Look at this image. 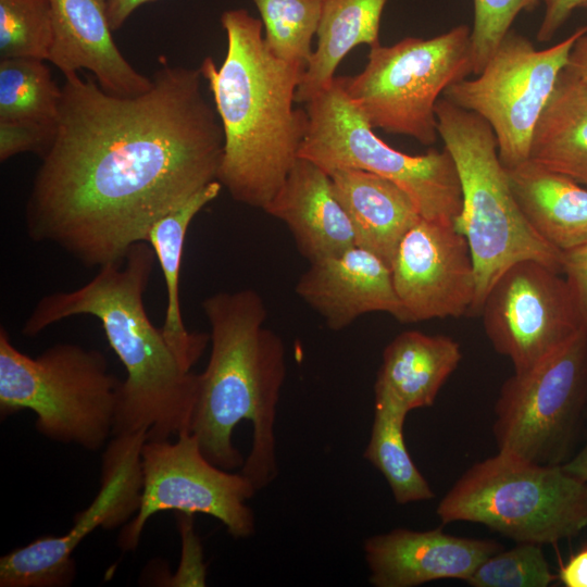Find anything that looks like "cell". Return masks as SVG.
I'll list each match as a JSON object with an SVG mask.
<instances>
[{"instance_id":"6da1fadb","label":"cell","mask_w":587,"mask_h":587,"mask_svg":"<svg viewBox=\"0 0 587 587\" xmlns=\"http://www.w3.org/2000/svg\"><path fill=\"white\" fill-rule=\"evenodd\" d=\"M159 61L137 96L64 75L55 137L25 207L30 239L85 266L118 264L161 217L217 180L224 134L201 72Z\"/></svg>"},{"instance_id":"7a4b0ae2","label":"cell","mask_w":587,"mask_h":587,"mask_svg":"<svg viewBox=\"0 0 587 587\" xmlns=\"http://www.w3.org/2000/svg\"><path fill=\"white\" fill-rule=\"evenodd\" d=\"M202 309L211 350L189 432L208 460L228 471L240 467L258 491L278 474L275 423L285 346L265 326L266 307L253 289L213 294Z\"/></svg>"},{"instance_id":"3957f363","label":"cell","mask_w":587,"mask_h":587,"mask_svg":"<svg viewBox=\"0 0 587 587\" xmlns=\"http://www.w3.org/2000/svg\"><path fill=\"white\" fill-rule=\"evenodd\" d=\"M155 260L148 242L134 245L122 263L99 267L82 287L43 296L22 327L34 337L71 316L90 315L101 323L126 372L113 436L146 432L148 439H170L189 430L193 413L199 374L180 364L145 308Z\"/></svg>"},{"instance_id":"277c9868","label":"cell","mask_w":587,"mask_h":587,"mask_svg":"<svg viewBox=\"0 0 587 587\" xmlns=\"http://www.w3.org/2000/svg\"><path fill=\"white\" fill-rule=\"evenodd\" d=\"M225 59L199 70L212 92L224 147L217 180L242 204L264 210L284 184L308 133L305 109L295 108L303 70L276 58L262 21L246 9L222 13Z\"/></svg>"},{"instance_id":"5b68a950","label":"cell","mask_w":587,"mask_h":587,"mask_svg":"<svg viewBox=\"0 0 587 587\" xmlns=\"http://www.w3.org/2000/svg\"><path fill=\"white\" fill-rule=\"evenodd\" d=\"M436 116L461 184L462 210L454 226L472 253L476 295L470 314L478 315L489 289L510 265L530 259L562 274V252L545 241L520 210L489 124L444 97Z\"/></svg>"},{"instance_id":"8992f818","label":"cell","mask_w":587,"mask_h":587,"mask_svg":"<svg viewBox=\"0 0 587 587\" xmlns=\"http://www.w3.org/2000/svg\"><path fill=\"white\" fill-rule=\"evenodd\" d=\"M121 380L102 352L57 344L33 358L0 328V414H36L42 436L96 451L113 435Z\"/></svg>"},{"instance_id":"52a82bcc","label":"cell","mask_w":587,"mask_h":587,"mask_svg":"<svg viewBox=\"0 0 587 587\" xmlns=\"http://www.w3.org/2000/svg\"><path fill=\"white\" fill-rule=\"evenodd\" d=\"M436 513L444 524H483L515 542L555 544L587 528V482L499 450L467 469Z\"/></svg>"},{"instance_id":"ba28073f","label":"cell","mask_w":587,"mask_h":587,"mask_svg":"<svg viewBox=\"0 0 587 587\" xmlns=\"http://www.w3.org/2000/svg\"><path fill=\"white\" fill-rule=\"evenodd\" d=\"M308 133L299 157L330 174L341 168L363 170L403 189L422 217L455 225L462 210V190L451 154L430 149L411 155L394 149L373 132L349 98L344 76L305 103Z\"/></svg>"},{"instance_id":"9c48e42d","label":"cell","mask_w":587,"mask_h":587,"mask_svg":"<svg viewBox=\"0 0 587 587\" xmlns=\"http://www.w3.org/2000/svg\"><path fill=\"white\" fill-rule=\"evenodd\" d=\"M470 74L471 29L458 25L430 38L405 37L370 48L362 72L344 80L349 98L373 128L430 146L439 136L438 100Z\"/></svg>"},{"instance_id":"30bf717a","label":"cell","mask_w":587,"mask_h":587,"mask_svg":"<svg viewBox=\"0 0 587 587\" xmlns=\"http://www.w3.org/2000/svg\"><path fill=\"white\" fill-rule=\"evenodd\" d=\"M500 451L563 465L587 419V333L582 329L532 369L510 376L495 404Z\"/></svg>"},{"instance_id":"8fae6325","label":"cell","mask_w":587,"mask_h":587,"mask_svg":"<svg viewBox=\"0 0 587 587\" xmlns=\"http://www.w3.org/2000/svg\"><path fill=\"white\" fill-rule=\"evenodd\" d=\"M586 28L578 27L545 49L511 29L475 78H463L445 90L444 98L489 124L504 167L528 160L538 117Z\"/></svg>"},{"instance_id":"7c38bea8","label":"cell","mask_w":587,"mask_h":587,"mask_svg":"<svg viewBox=\"0 0 587 587\" xmlns=\"http://www.w3.org/2000/svg\"><path fill=\"white\" fill-rule=\"evenodd\" d=\"M142 487L137 512L117 539L121 550L138 547L148 520L159 512L207 514L218 520L236 539L255 532L248 501L257 489L239 471L224 470L205 458L189 430L177 440L147 439L141 450Z\"/></svg>"},{"instance_id":"4fadbf2b","label":"cell","mask_w":587,"mask_h":587,"mask_svg":"<svg viewBox=\"0 0 587 587\" xmlns=\"http://www.w3.org/2000/svg\"><path fill=\"white\" fill-rule=\"evenodd\" d=\"M478 315L494 349L516 373L532 369L583 329L563 274L530 259L513 263L498 277Z\"/></svg>"},{"instance_id":"5bb4252c","label":"cell","mask_w":587,"mask_h":587,"mask_svg":"<svg viewBox=\"0 0 587 587\" xmlns=\"http://www.w3.org/2000/svg\"><path fill=\"white\" fill-rule=\"evenodd\" d=\"M146 432L113 436L102 457L100 488L62 536L40 537L0 558V587H65L76 574L73 553L95 529L128 523L141 496Z\"/></svg>"},{"instance_id":"9a60e30c","label":"cell","mask_w":587,"mask_h":587,"mask_svg":"<svg viewBox=\"0 0 587 587\" xmlns=\"http://www.w3.org/2000/svg\"><path fill=\"white\" fill-rule=\"evenodd\" d=\"M390 270L402 323L470 314L475 266L454 225L421 217L400 242Z\"/></svg>"},{"instance_id":"2e32d148","label":"cell","mask_w":587,"mask_h":587,"mask_svg":"<svg viewBox=\"0 0 587 587\" xmlns=\"http://www.w3.org/2000/svg\"><path fill=\"white\" fill-rule=\"evenodd\" d=\"M363 549L373 586L415 587L445 578L465 582L502 546L492 539L449 535L440 528H395L369 537Z\"/></svg>"},{"instance_id":"e0dca14e","label":"cell","mask_w":587,"mask_h":587,"mask_svg":"<svg viewBox=\"0 0 587 587\" xmlns=\"http://www.w3.org/2000/svg\"><path fill=\"white\" fill-rule=\"evenodd\" d=\"M295 290L332 330L345 329L361 315L372 312H385L402 322V307L390 267L357 246L310 263Z\"/></svg>"},{"instance_id":"ac0fdd59","label":"cell","mask_w":587,"mask_h":587,"mask_svg":"<svg viewBox=\"0 0 587 587\" xmlns=\"http://www.w3.org/2000/svg\"><path fill=\"white\" fill-rule=\"evenodd\" d=\"M53 40L48 61L63 75L91 72L108 92L137 96L152 85L138 72L114 42L101 0H49Z\"/></svg>"},{"instance_id":"d6986e66","label":"cell","mask_w":587,"mask_h":587,"mask_svg":"<svg viewBox=\"0 0 587 587\" xmlns=\"http://www.w3.org/2000/svg\"><path fill=\"white\" fill-rule=\"evenodd\" d=\"M263 211L285 223L310 263L355 246L350 220L335 196L329 174L308 159L296 160Z\"/></svg>"},{"instance_id":"ffe728a7","label":"cell","mask_w":587,"mask_h":587,"mask_svg":"<svg viewBox=\"0 0 587 587\" xmlns=\"http://www.w3.org/2000/svg\"><path fill=\"white\" fill-rule=\"evenodd\" d=\"M329 176L355 246L390 267L403 237L422 217L416 204L394 182L367 171L341 168Z\"/></svg>"},{"instance_id":"44dd1931","label":"cell","mask_w":587,"mask_h":587,"mask_svg":"<svg viewBox=\"0 0 587 587\" xmlns=\"http://www.w3.org/2000/svg\"><path fill=\"white\" fill-rule=\"evenodd\" d=\"M461 359L460 345L449 336L402 332L384 349L374 385L375 400L408 413L432 407Z\"/></svg>"},{"instance_id":"7402d4cb","label":"cell","mask_w":587,"mask_h":587,"mask_svg":"<svg viewBox=\"0 0 587 587\" xmlns=\"http://www.w3.org/2000/svg\"><path fill=\"white\" fill-rule=\"evenodd\" d=\"M507 172L520 210L545 241L561 252L587 243V189L582 184L529 159Z\"/></svg>"},{"instance_id":"603a6c76","label":"cell","mask_w":587,"mask_h":587,"mask_svg":"<svg viewBox=\"0 0 587 587\" xmlns=\"http://www.w3.org/2000/svg\"><path fill=\"white\" fill-rule=\"evenodd\" d=\"M222 189L218 180L210 183L161 217L151 227L147 238L163 272L166 287V310L161 329L180 364L189 371L201 358L210 342V335L189 332L183 322L179 299L183 249L190 223L207 204L218 197Z\"/></svg>"},{"instance_id":"cb8c5ba5","label":"cell","mask_w":587,"mask_h":587,"mask_svg":"<svg viewBox=\"0 0 587 587\" xmlns=\"http://www.w3.org/2000/svg\"><path fill=\"white\" fill-rule=\"evenodd\" d=\"M528 159L587 185V87L567 67L538 117Z\"/></svg>"},{"instance_id":"d4e9b609","label":"cell","mask_w":587,"mask_h":587,"mask_svg":"<svg viewBox=\"0 0 587 587\" xmlns=\"http://www.w3.org/2000/svg\"><path fill=\"white\" fill-rule=\"evenodd\" d=\"M388 0H326L316 48L300 78L296 102L308 103L336 77L342 59L355 47L380 45L379 29Z\"/></svg>"},{"instance_id":"484cf974","label":"cell","mask_w":587,"mask_h":587,"mask_svg":"<svg viewBox=\"0 0 587 587\" xmlns=\"http://www.w3.org/2000/svg\"><path fill=\"white\" fill-rule=\"evenodd\" d=\"M408 412L375 400L374 419L364 458L385 477L398 504L430 500L435 492L407 449L403 426Z\"/></svg>"},{"instance_id":"4316f807","label":"cell","mask_w":587,"mask_h":587,"mask_svg":"<svg viewBox=\"0 0 587 587\" xmlns=\"http://www.w3.org/2000/svg\"><path fill=\"white\" fill-rule=\"evenodd\" d=\"M62 88L42 60L0 59V121L57 125Z\"/></svg>"},{"instance_id":"83f0119b","label":"cell","mask_w":587,"mask_h":587,"mask_svg":"<svg viewBox=\"0 0 587 587\" xmlns=\"http://www.w3.org/2000/svg\"><path fill=\"white\" fill-rule=\"evenodd\" d=\"M263 24L268 50L303 71L313 53L326 0H252Z\"/></svg>"},{"instance_id":"f1b7e54d","label":"cell","mask_w":587,"mask_h":587,"mask_svg":"<svg viewBox=\"0 0 587 587\" xmlns=\"http://www.w3.org/2000/svg\"><path fill=\"white\" fill-rule=\"evenodd\" d=\"M52 40L49 0H0V59L48 61Z\"/></svg>"},{"instance_id":"f546056e","label":"cell","mask_w":587,"mask_h":587,"mask_svg":"<svg viewBox=\"0 0 587 587\" xmlns=\"http://www.w3.org/2000/svg\"><path fill=\"white\" fill-rule=\"evenodd\" d=\"M542 545L516 542L486 559L465 580L473 587H548L558 580Z\"/></svg>"},{"instance_id":"4dcf8cb0","label":"cell","mask_w":587,"mask_h":587,"mask_svg":"<svg viewBox=\"0 0 587 587\" xmlns=\"http://www.w3.org/2000/svg\"><path fill=\"white\" fill-rule=\"evenodd\" d=\"M541 0H474L471 28L473 74L477 75L512 29L521 12H532Z\"/></svg>"},{"instance_id":"1f68e13d","label":"cell","mask_w":587,"mask_h":587,"mask_svg":"<svg viewBox=\"0 0 587 587\" xmlns=\"http://www.w3.org/2000/svg\"><path fill=\"white\" fill-rule=\"evenodd\" d=\"M57 125L0 121V161L25 152L42 157L52 145Z\"/></svg>"},{"instance_id":"d6a6232c","label":"cell","mask_w":587,"mask_h":587,"mask_svg":"<svg viewBox=\"0 0 587 587\" xmlns=\"http://www.w3.org/2000/svg\"><path fill=\"white\" fill-rule=\"evenodd\" d=\"M177 524L183 541L182 561L176 573L166 580V585L203 586L205 569L202 564L201 547L192 529V515L178 513Z\"/></svg>"},{"instance_id":"836d02e7","label":"cell","mask_w":587,"mask_h":587,"mask_svg":"<svg viewBox=\"0 0 587 587\" xmlns=\"http://www.w3.org/2000/svg\"><path fill=\"white\" fill-rule=\"evenodd\" d=\"M562 274L573 292L583 329L587 333V243L562 252Z\"/></svg>"},{"instance_id":"e575fe53","label":"cell","mask_w":587,"mask_h":587,"mask_svg":"<svg viewBox=\"0 0 587 587\" xmlns=\"http://www.w3.org/2000/svg\"><path fill=\"white\" fill-rule=\"evenodd\" d=\"M586 0H541L544 15L537 29L539 42L550 41L569 21L575 10L580 9Z\"/></svg>"},{"instance_id":"d590c367","label":"cell","mask_w":587,"mask_h":587,"mask_svg":"<svg viewBox=\"0 0 587 587\" xmlns=\"http://www.w3.org/2000/svg\"><path fill=\"white\" fill-rule=\"evenodd\" d=\"M558 580L565 587H587V545L560 566Z\"/></svg>"},{"instance_id":"8d00e7d4","label":"cell","mask_w":587,"mask_h":587,"mask_svg":"<svg viewBox=\"0 0 587 587\" xmlns=\"http://www.w3.org/2000/svg\"><path fill=\"white\" fill-rule=\"evenodd\" d=\"M112 30L120 29L141 5L155 0H101Z\"/></svg>"},{"instance_id":"74e56055","label":"cell","mask_w":587,"mask_h":587,"mask_svg":"<svg viewBox=\"0 0 587 587\" xmlns=\"http://www.w3.org/2000/svg\"><path fill=\"white\" fill-rule=\"evenodd\" d=\"M566 67L587 87V28L574 42Z\"/></svg>"},{"instance_id":"f35d334b","label":"cell","mask_w":587,"mask_h":587,"mask_svg":"<svg viewBox=\"0 0 587 587\" xmlns=\"http://www.w3.org/2000/svg\"><path fill=\"white\" fill-rule=\"evenodd\" d=\"M572 475L587 482V436L583 446L562 465Z\"/></svg>"},{"instance_id":"ab89813d","label":"cell","mask_w":587,"mask_h":587,"mask_svg":"<svg viewBox=\"0 0 587 587\" xmlns=\"http://www.w3.org/2000/svg\"><path fill=\"white\" fill-rule=\"evenodd\" d=\"M580 9H586L587 10V0L582 4Z\"/></svg>"}]
</instances>
